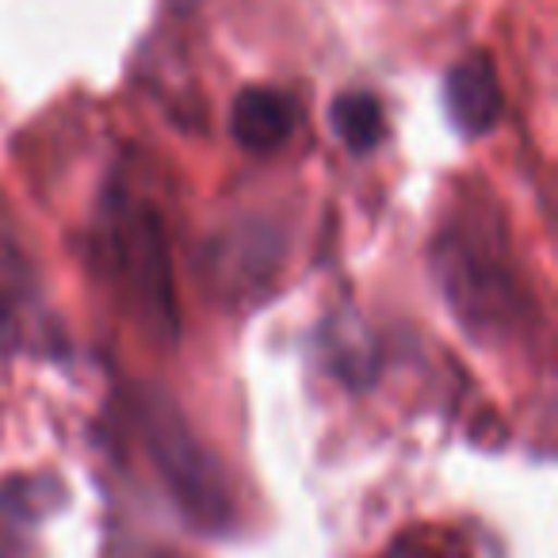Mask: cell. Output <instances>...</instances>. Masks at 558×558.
<instances>
[{"label":"cell","mask_w":558,"mask_h":558,"mask_svg":"<svg viewBox=\"0 0 558 558\" xmlns=\"http://www.w3.org/2000/svg\"><path fill=\"white\" fill-rule=\"evenodd\" d=\"M303 123V108L288 88L276 85H248L230 104V134L245 154L268 157L279 154L295 138Z\"/></svg>","instance_id":"6"},{"label":"cell","mask_w":558,"mask_h":558,"mask_svg":"<svg viewBox=\"0 0 558 558\" xmlns=\"http://www.w3.org/2000/svg\"><path fill=\"white\" fill-rule=\"evenodd\" d=\"M65 489L54 474H12L0 482V543L20 547L39 532V524L58 512Z\"/></svg>","instance_id":"7"},{"label":"cell","mask_w":558,"mask_h":558,"mask_svg":"<svg viewBox=\"0 0 558 558\" xmlns=\"http://www.w3.org/2000/svg\"><path fill=\"white\" fill-rule=\"evenodd\" d=\"M93 256L100 276L108 279L123 306L149 329L172 344L180 337L177 279L172 253L165 238V218L134 187L108 184L93 222Z\"/></svg>","instance_id":"2"},{"label":"cell","mask_w":558,"mask_h":558,"mask_svg":"<svg viewBox=\"0 0 558 558\" xmlns=\"http://www.w3.org/2000/svg\"><path fill=\"white\" fill-rule=\"evenodd\" d=\"M329 126H333L337 142L356 157L375 154L390 134L383 100L375 93H367V88H352V93L337 96L329 104Z\"/></svg>","instance_id":"8"},{"label":"cell","mask_w":558,"mask_h":558,"mask_svg":"<svg viewBox=\"0 0 558 558\" xmlns=\"http://www.w3.org/2000/svg\"><path fill=\"white\" fill-rule=\"evenodd\" d=\"M433 276L451 314L482 344L509 341L532 318V299L494 215L456 210L433 238Z\"/></svg>","instance_id":"1"},{"label":"cell","mask_w":558,"mask_h":558,"mask_svg":"<svg viewBox=\"0 0 558 558\" xmlns=\"http://www.w3.org/2000/svg\"><path fill=\"white\" fill-rule=\"evenodd\" d=\"M199 4L203 0H165V9H169L172 16H187V12H195Z\"/></svg>","instance_id":"10"},{"label":"cell","mask_w":558,"mask_h":558,"mask_svg":"<svg viewBox=\"0 0 558 558\" xmlns=\"http://www.w3.org/2000/svg\"><path fill=\"white\" fill-rule=\"evenodd\" d=\"M444 116L463 138H486L505 111V93L497 65L486 50L463 54L448 73H444Z\"/></svg>","instance_id":"5"},{"label":"cell","mask_w":558,"mask_h":558,"mask_svg":"<svg viewBox=\"0 0 558 558\" xmlns=\"http://www.w3.org/2000/svg\"><path fill=\"white\" fill-rule=\"evenodd\" d=\"M279 264H283V238L268 218L222 226L207 248L210 279L226 295H253L256 288H268Z\"/></svg>","instance_id":"4"},{"label":"cell","mask_w":558,"mask_h":558,"mask_svg":"<svg viewBox=\"0 0 558 558\" xmlns=\"http://www.w3.org/2000/svg\"><path fill=\"white\" fill-rule=\"evenodd\" d=\"M24 344V318L9 291L0 288V352H16Z\"/></svg>","instance_id":"9"},{"label":"cell","mask_w":558,"mask_h":558,"mask_svg":"<svg viewBox=\"0 0 558 558\" xmlns=\"http://www.w3.org/2000/svg\"><path fill=\"white\" fill-rule=\"evenodd\" d=\"M126 421L180 517L203 535H230L238 524V501H233L226 466L187 425L184 410L165 390L134 387Z\"/></svg>","instance_id":"3"}]
</instances>
